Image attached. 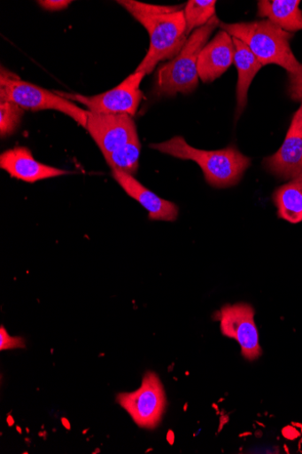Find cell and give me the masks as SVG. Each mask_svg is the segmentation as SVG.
<instances>
[{
	"mask_svg": "<svg viewBox=\"0 0 302 454\" xmlns=\"http://www.w3.org/2000/svg\"><path fill=\"white\" fill-rule=\"evenodd\" d=\"M86 130L101 149L105 157L138 137L136 121L128 114H97L86 111Z\"/></svg>",
	"mask_w": 302,
	"mask_h": 454,
	"instance_id": "9c48e42d",
	"label": "cell"
},
{
	"mask_svg": "<svg viewBox=\"0 0 302 454\" xmlns=\"http://www.w3.org/2000/svg\"><path fill=\"white\" fill-rule=\"evenodd\" d=\"M221 23L219 18L214 16L206 25L190 35L178 56L160 67L156 74L154 89L157 96L188 95L196 90L199 79L198 57L210 35Z\"/></svg>",
	"mask_w": 302,
	"mask_h": 454,
	"instance_id": "3957f363",
	"label": "cell"
},
{
	"mask_svg": "<svg viewBox=\"0 0 302 454\" xmlns=\"http://www.w3.org/2000/svg\"><path fill=\"white\" fill-rule=\"evenodd\" d=\"M221 27L242 41L263 66L278 65L290 74L301 71L302 64L295 58L290 45L293 34L272 21L221 23Z\"/></svg>",
	"mask_w": 302,
	"mask_h": 454,
	"instance_id": "7a4b0ae2",
	"label": "cell"
},
{
	"mask_svg": "<svg viewBox=\"0 0 302 454\" xmlns=\"http://www.w3.org/2000/svg\"><path fill=\"white\" fill-rule=\"evenodd\" d=\"M0 102H12L29 111L56 110L70 116L85 129L88 123L86 111L72 101L23 81L4 68L0 75Z\"/></svg>",
	"mask_w": 302,
	"mask_h": 454,
	"instance_id": "5b68a950",
	"label": "cell"
},
{
	"mask_svg": "<svg viewBox=\"0 0 302 454\" xmlns=\"http://www.w3.org/2000/svg\"><path fill=\"white\" fill-rule=\"evenodd\" d=\"M17 348H25L24 340L21 338L11 337L4 326L2 325V329H0V349L4 351Z\"/></svg>",
	"mask_w": 302,
	"mask_h": 454,
	"instance_id": "44dd1931",
	"label": "cell"
},
{
	"mask_svg": "<svg viewBox=\"0 0 302 454\" xmlns=\"http://www.w3.org/2000/svg\"><path fill=\"white\" fill-rule=\"evenodd\" d=\"M7 421H8V424H9L10 427H12L14 425V419H13L12 417L10 416L8 418Z\"/></svg>",
	"mask_w": 302,
	"mask_h": 454,
	"instance_id": "cb8c5ba5",
	"label": "cell"
},
{
	"mask_svg": "<svg viewBox=\"0 0 302 454\" xmlns=\"http://www.w3.org/2000/svg\"><path fill=\"white\" fill-rule=\"evenodd\" d=\"M0 168L9 173L12 177L29 184L71 174L37 161L31 151L23 146L3 153L0 155Z\"/></svg>",
	"mask_w": 302,
	"mask_h": 454,
	"instance_id": "8fae6325",
	"label": "cell"
},
{
	"mask_svg": "<svg viewBox=\"0 0 302 454\" xmlns=\"http://www.w3.org/2000/svg\"><path fill=\"white\" fill-rule=\"evenodd\" d=\"M149 32L150 48L136 72L151 74L159 62L174 59L188 41L184 11L171 13H133Z\"/></svg>",
	"mask_w": 302,
	"mask_h": 454,
	"instance_id": "277c9868",
	"label": "cell"
},
{
	"mask_svg": "<svg viewBox=\"0 0 302 454\" xmlns=\"http://www.w3.org/2000/svg\"><path fill=\"white\" fill-rule=\"evenodd\" d=\"M62 422H63V425L65 426V427H66V429H70L71 426H70L69 422L67 421V419H62Z\"/></svg>",
	"mask_w": 302,
	"mask_h": 454,
	"instance_id": "603a6c76",
	"label": "cell"
},
{
	"mask_svg": "<svg viewBox=\"0 0 302 454\" xmlns=\"http://www.w3.org/2000/svg\"><path fill=\"white\" fill-rule=\"evenodd\" d=\"M141 148L139 137H136L106 155V161L112 171L134 176L139 169Z\"/></svg>",
	"mask_w": 302,
	"mask_h": 454,
	"instance_id": "e0dca14e",
	"label": "cell"
},
{
	"mask_svg": "<svg viewBox=\"0 0 302 454\" xmlns=\"http://www.w3.org/2000/svg\"><path fill=\"white\" fill-rule=\"evenodd\" d=\"M145 75L147 74L144 72H135L116 88L94 97L61 91L54 92L69 101L85 106L89 111L93 113L134 116L144 98L140 86Z\"/></svg>",
	"mask_w": 302,
	"mask_h": 454,
	"instance_id": "8992f818",
	"label": "cell"
},
{
	"mask_svg": "<svg viewBox=\"0 0 302 454\" xmlns=\"http://www.w3.org/2000/svg\"><path fill=\"white\" fill-rule=\"evenodd\" d=\"M235 55L233 37L221 30L200 52L197 61L199 78L203 82L218 79L235 62Z\"/></svg>",
	"mask_w": 302,
	"mask_h": 454,
	"instance_id": "7c38bea8",
	"label": "cell"
},
{
	"mask_svg": "<svg viewBox=\"0 0 302 454\" xmlns=\"http://www.w3.org/2000/svg\"><path fill=\"white\" fill-rule=\"evenodd\" d=\"M278 216L290 223L302 222V175L279 187L274 194Z\"/></svg>",
	"mask_w": 302,
	"mask_h": 454,
	"instance_id": "2e32d148",
	"label": "cell"
},
{
	"mask_svg": "<svg viewBox=\"0 0 302 454\" xmlns=\"http://www.w3.org/2000/svg\"><path fill=\"white\" fill-rule=\"evenodd\" d=\"M17 429L19 430V434H21V433H22L21 428L18 427Z\"/></svg>",
	"mask_w": 302,
	"mask_h": 454,
	"instance_id": "484cf974",
	"label": "cell"
},
{
	"mask_svg": "<svg viewBox=\"0 0 302 454\" xmlns=\"http://www.w3.org/2000/svg\"><path fill=\"white\" fill-rule=\"evenodd\" d=\"M214 0H190L184 10L186 34L189 36L199 27L206 25L215 15Z\"/></svg>",
	"mask_w": 302,
	"mask_h": 454,
	"instance_id": "ac0fdd59",
	"label": "cell"
},
{
	"mask_svg": "<svg viewBox=\"0 0 302 454\" xmlns=\"http://www.w3.org/2000/svg\"><path fill=\"white\" fill-rule=\"evenodd\" d=\"M297 112L299 114V115L301 117V121H302V106H300V108Z\"/></svg>",
	"mask_w": 302,
	"mask_h": 454,
	"instance_id": "d4e9b609",
	"label": "cell"
},
{
	"mask_svg": "<svg viewBox=\"0 0 302 454\" xmlns=\"http://www.w3.org/2000/svg\"><path fill=\"white\" fill-rule=\"evenodd\" d=\"M258 15L267 18L284 31L302 30V11L299 0H261L258 2Z\"/></svg>",
	"mask_w": 302,
	"mask_h": 454,
	"instance_id": "9a60e30c",
	"label": "cell"
},
{
	"mask_svg": "<svg viewBox=\"0 0 302 454\" xmlns=\"http://www.w3.org/2000/svg\"><path fill=\"white\" fill-rule=\"evenodd\" d=\"M288 74L290 80L289 94L293 100L300 102L302 106V69L298 74Z\"/></svg>",
	"mask_w": 302,
	"mask_h": 454,
	"instance_id": "ffe728a7",
	"label": "cell"
},
{
	"mask_svg": "<svg viewBox=\"0 0 302 454\" xmlns=\"http://www.w3.org/2000/svg\"><path fill=\"white\" fill-rule=\"evenodd\" d=\"M214 318L221 321L222 334L240 344L244 358L252 361L262 355L252 306L245 303L226 305L214 314Z\"/></svg>",
	"mask_w": 302,
	"mask_h": 454,
	"instance_id": "ba28073f",
	"label": "cell"
},
{
	"mask_svg": "<svg viewBox=\"0 0 302 454\" xmlns=\"http://www.w3.org/2000/svg\"><path fill=\"white\" fill-rule=\"evenodd\" d=\"M233 37V36H232ZM236 47L235 64L238 71L236 87V118L247 105L248 90L256 74L264 67L239 39L233 37Z\"/></svg>",
	"mask_w": 302,
	"mask_h": 454,
	"instance_id": "5bb4252c",
	"label": "cell"
},
{
	"mask_svg": "<svg viewBox=\"0 0 302 454\" xmlns=\"http://www.w3.org/2000/svg\"><path fill=\"white\" fill-rule=\"evenodd\" d=\"M37 4L44 10L49 12L64 11L72 4L70 0H43Z\"/></svg>",
	"mask_w": 302,
	"mask_h": 454,
	"instance_id": "7402d4cb",
	"label": "cell"
},
{
	"mask_svg": "<svg viewBox=\"0 0 302 454\" xmlns=\"http://www.w3.org/2000/svg\"><path fill=\"white\" fill-rule=\"evenodd\" d=\"M25 110L12 102H0V136L8 137L20 125Z\"/></svg>",
	"mask_w": 302,
	"mask_h": 454,
	"instance_id": "d6986e66",
	"label": "cell"
},
{
	"mask_svg": "<svg viewBox=\"0 0 302 454\" xmlns=\"http://www.w3.org/2000/svg\"><path fill=\"white\" fill-rule=\"evenodd\" d=\"M150 147L182 160H194L202 169L206 183L214 188L237 184L251 164V159L234 146L220 151H204L190 146L182 137L152 144Z\"/></svg>",
	"mask_w": 302,
	"mask_h": 454,
	"instance_id": "6da1fadb",
	"label": "cell"
},
{
	"mask_svg": "<svg viewBox=\"0 0 302 454\" xmlns=\"http://www.w3.org/2000/svg\"><path fill=\"white\" fill-rule=\"evenodd\" d=\"M117 402L140 427L147 429L159 425L166 403L163 386L153 372L145 375L140 389L120 394Z\"/></svg>",
	"mask_w": 302,
	"mask_h": 454,
	"instance_id": "52a82bcc",
	"label": "cell"
},
{
	"mask_svg": "<svg viewBox=\"0 0 302 454\" xmlns=\"http://www.w3.org/2000/svg\"><path fill=\"white\" fill-rule=\"evenodd\" d=\"M267 171L283 179L292 180L302 175V121L296 112L286 138L274 155L264 160Z\"/></svg>",
	"mask_w": 302,
	"mask_h": 454,
	"instance_id": "30bf717a",
	"label": "cell"
},
{
	"mask_svg": "<svg viewBox=\"0 0 302 454\" xmlns=\"http://www.w3.org/2000/svg\"><path fill=\"white\" fill-rule=\"evenodd\" d=\"M114 180L125 192L136 200L149 212L151 221L175 222L179 216L178 206L164 200L144 187L134 176L112 171Z\"/></svg>",
	"mask_w": 302,
	"mask_h": 454,
	"instance_id": "4fadbf2b",
	"label": "cell"
}]
</instances>
